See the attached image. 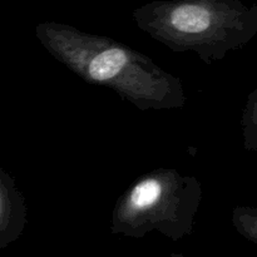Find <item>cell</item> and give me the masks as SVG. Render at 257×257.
Segmentation results:
<instances>
[{
	"label": "cell",
	"instance_id": "obj_2",
	"mask_svg": "<svg viewBox=\"0 0 257 257\" xmlns=\"http://www.w3.org/2000/svg\"><path fill=\"white\" fill-rule=\"evenodd\" d=\"M140 29L175 52L192 50L210 64L257 30V7L240 0H156L137 8Z\"/></svg>",
	"mask_w": 257,
	"mask_h": 257
},
{
	"label": "cell",
	"instance_id": "obj_5",
	"mask_svg": "<svg viewBox=\"0 0 257 257\" xmlns=\"http://www.w3.org/2000/svg\"><path fill=\"white\" fill-rule=\"evenodd\" d=\"M242 125L247 143L257 140V92L251 95L248 100L245 114H243Z\"/></svg>",
	"mask_w": 257,
	"mask_h": 257
},
{
	"label": "cell",
	"instance_id": "obj_1",
	"mask_svg": "<svg viewBox=\"0 0 257 257\" xmlns=\"http://www.w3.org/2000/svg\"><path fill=\"white\" fill-rule=\"evenodd\" d=\"M38 32L58 62L85 82L110 88L140 109L185 105L181 80L131 47L62 23H45Z\"/></svg>",
	"mask_w": 257,
	"mask_h": 257
},
{
	"label": "cell",
	"instance_id": "obj_6",
	"mask_svg": "<svg viewBox=\"0 0 257 257\" xmlns=\"http://www.w3.org/2000/svg\"><path fill=\"white\" fill-rule=\"evenodd\" d=\"M171 257H187V256H182V255H172Z\"/></svg>",
	"mask_w": 257,
	"mask_h": 257
},
{
	"label": "cell",
	"instance_id": "obj_3",
	"mask_svg": "<svg viewBox=\"0 0 257 257\" xmlns=\"http://www.w3.org/2000/svg\"><path fill=\"white\" fill-rule=\"evenodd\" d=\"M201 193L195 177L170 168L152 171L118 198L110 230L135 238L158 231L171 240H181L192 232Z\"/></svg>",
	"mask_w": 257,
	"mask_h": 257
},
{
	"label": "cell",
	"instance_id": "obj_4",
	"mask_svg": "<svg viewBox=\"0 0 257 257\" xmlns=\"http://www.w3.org/2000/svg\"><path fill=\"white\" fill-rule=\"evenodd\" d=\"M232 222L236 230L257 246V210L251 207H237L233 211Z\"/></svg>",
	"mask_w": 257,
	"mask_h": 257
}]
</instances>
